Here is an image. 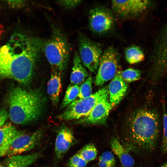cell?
<instances>
[{"label": "cell", "mask_w": 167, "mask_h": 167, "mask_svg": "<svg viewBox=\"0 0 167 167\" xmlns=\"http://www.w3.org/2000/svg\"><path fill=\"white\" fill-rule=\"evenodd\" d=\"M161 167H167V162L163 164Z\"/></svg>", "instance_id": "obj_32"}, {"label": "cell", "mask_w": 167, "mask_h": 167, "mask_svg": "<svg viewBox=\"0 0 167 167\" xmlns=\"http://www.w3.org/2000/svg\"><path fill=\"white\" fill-rule=\"evenodd\" d=\"M147 0H113L111 6L113 11L123 17L135 16L144 11L150 5Z\"/></svg>", "instance_id": "obj_10"}, {"label": "cell", "mask_w": 167, "mask_h": 167, "mask_svg": "<svg viewBox=\"0 0 167 167\" xmlns=\"http://www.w3.org/2000/svg\"><path fill=\"white\" fill-rule=\"evenodd\" d=\"M16 130L11 124L4 125L0 127V157L7 155Z\"/></svg>", "instance_id": "obj_19"}, {"label": "cell", "mask_w": 167, "mask_h": 167, "mask_svg": "<svg viewBox=\"0 0 167 167\" xmlns=\"http://www.w3.org/2000/svg\"><path fill=\"white\" fill-rule=\"evenodd\" d=\"M74 139L73 132L69 127L64 126L58 130L54 146L55 162H58L62 159L73 145Z\"/></svg>", "instance_id": "obj_11"}, {"label": "cell", "mask_w": 167, "mask_h": 167, "mask_svg": "<svg viewBox=\"0 0 167 167\" xmlns=\"http://www.w3.org/2000/svg\"><path fill=\"white\" fill-rule=\"evenodd\" d=\"M87 163L77 153L69 159L67 167H86Z\"/></svg>", "instance_id": "obj_25"}, {"label": "cell", "mask_w": 167, "mask_h": 167, "mask_svg": "<svg viewBox=\"0 0 167 167\" xmlns=\"http://www.w3.org/2000/svg\"><path fill=\"white\" fill-rule=\"evenodd\" d=\"M8 117L9 114L5 109H0V127L4 125Z\"/></svg>", "instance_id": "obj_29"}, {"label": "cell", "mask_w": 167, "mask_h": 167, "mask_svg": "<svg viewBox=\"0 0 167 167\" xmlns=\"http://www.w3.org/2000/svg\"><path fill=\"white\" fill-rule=\"evenodd\" d=\"M114 18L110 11L103 7H95L89 13L88 26L93 33L101 34L109 31L114 24Z\"/></svg>", "instance_id": "obj_9"}, {"label": "cell", "mask_w": 167, "mask_h": 167, "mask_svg": "<svg viewBox=\"0 0 167 167\" xmlns=\"http://www.w3.org/2000/svg\"><path fill=\"white\" fill-rule=\"evenodd\" d=\"M119 55L113 47H108L102 54L101 58L95 83L101 86L113 79L118 71Z\"/></svg>", "instance_id": "obj_7"}, {"label": "cell", "mask_w": 167, "mask_h": 167, "mask_svg": "<svg viewBox=\"0 0 167 167\" xmlns=\"http://www.w3.org/2000/svg\"><path fill=\"white\" fill-rule=\"evenodd\" d=\"M153 57L154 72L162 73L167 68V24L160 35Z\"/></svg>", "instance_id": "obj_12"}, {"label": "cell", "mask_w": 167, "mask_h": 167, "mask_svg": "<svg viewBox=\"0 0 167 167\" xmlns=\"http://www.w3.org/2000/svg\"><path fill=\"white\" fill-rule=\"evenodd\" d=\"M81 2L79 0H58L57 1V2L65 9H71L78 6Z\"/></svg>", "instance_id": "obj_27"}, {"label": "cell", "mask_w": 167, "mask_h": 167, "mask_svg": "<svg viewBox=\"0 0 167 167\" xmlns=\"http://www.w3.org/2000/svg\"><path fill=\"white\" fill-rule=\"evenodd\" d=\"M44 43L38 38L19 33L0 46V76L24 85L31 81Z\"/></svg>", "instance_id": "obj_1"}, {"label": "cell", "mask_w": 167, "mask_h": 167, "mask_svg": "<svg viewBox=\"0 0 167 167\" xmlns=\"http://www.w3.org/2000/svg\"><path fill=\"white\" fill-rule=\"evenodd\" d=\"M42 135V131L40 130L28 133L16 129L7 155L10 156L20 155L33 149L40 143Z\"/></svg>", "instance_id": "obj_8"}, {"label": "cell", "mask_w": 167, "mask_h": 167, "mask_svg": "<svg viewBox=\"0 0 167 167\" xmlns=\"http://www.w3.org/2000/svg\"><path fill=\"white\" fill-rule=\"evenodd\" d=\"M78 153L87 162L94 160L97 155V150L95 145L90 143L84 146Z\"/></svg>", "instance_id": "obj_22"}, {"label": "cell", "mask_w": 167, "mask_h": 167, "mask_svg": "<svg viewBox=\"0 0 167 167\" xmlns=\"http://www.w3.org/2000/svg\"><path fill=\"white\" fill-rule=\"evenodd\" d=\"M61 74L52 71L47 85V92L52 104L56 105L58 102L61 88Z\"/></svg>", "instance_id": "obj_17"}, {"label": "cell", "mask_w": 167, "mask_h": 167, "mask_svg": "<svg viewBox=\"0 0 167 167\" xmlns=\"http://www.w3.org/2000/svg\"><path fill=\"white\" fill-rule=\"evenodd\" d=\"M92 78L89 76L81 85L77 96L79 99L87 98L92 94Z\"/></svg>", "instance_id": "obj_24"}, {"label": "cell", "mask_w": 167, "mask_h": 167, "mask_svg": "<svg viewBox=\"0 0 167 167\" xmlns=\"http://www.w3.org/2000/svg\"><path fill=\"white\" fill-rule=\"evenodd\" d=\"M79 88L78 85L72 84L68 86L61 106V109L67 106L74 101L78 96Z\"/></svg>", "instance_id": "obj_21"}, {"label": "cell", "mask_w": 167, "mask_h": 167, "mask_svg": "<svg viewBox=\"0 0 167 167\" xmlns=\"http://www.w3.org/2000/svg\"><path fill=\"white\" fill-rule=\"evenodd\" d=\"M78 44L83 65L92 72H96L102 54L100 45L81 34L78 37Z\"/></svg>", "instance_id": "obj_6"}, {"label": "cell", "mask_w": 167, "mask_h": 167, "mask_svg": "<svg viewBox=\"0 0 167 167\" xmlns=\"http://www.w3.org/2000/svg\"><path fill=\"white\" fill-rule=\"evenodd\" d=\"M99 159L115 165V160L114 156L110 151H106L104 152L100 157Z\"/></svg>", "instance_id": "obj_28"}, {"label": "cell", "mask_w": 167, "mask_h": 167, "mask_svg": "<svg viewBox=\"0 0 167 167\" xmlns=\"http://www.w3.org/2000/svg\"><path fill=\"white\" fill-rule=\"evenodd\" d=\"M141 73L140 71L129 68L121 72V76L124 81L130 82L139 79Z\"/></svg>", "instance_id": "obj_23"}, {"label": "cell", "mask_w": 167, "mask_h": 167, "mask_svg": "<svg viewBox=\"0 0 167 167\" xmlns=\"http://www.w3.org/2000/svg\"><path fill=\"white\" fill-rule=\"evenodd\" d=\"M160 124L158 115L154 110L142 108L136 110L123 126L122 144L128 151H153L158 140Z\"/></svg>", "instance_id": "obj_2"}, {"label": "cell", "mask_w": 167, "mask_h": 167, "mask_svg": "<svg viewBox=\"0 0 167 167\" xmlns=\"http://www.w3.org/2000/svg\"><path fill=\"white\" fill-rule=\"evenodd\" d=\"M114 165L99 159L98 167H114Z\"/></svg>", "instance_id": "obj_31"}, {"label": "cell", "mask_w": 167, "mask_h": 167, "mask_svg": "<svg viewBox=\"0 0 167 167\" xmlns=\"http://www.w3.org/2000/svg\"><path fill=\"white\" fill-rule=\"evenodd\" d=\"M9 4L15 8H21L24 6L26 3V1L24 0L8 1Z\"/></svg>", "instance_id": "obj_30"}, {"label": "cell", "mask_w": 167, "mask_h": 167, "mask_svg": "<svg viewBox=\"0 0 167 167\" xmlns=\"http://www.w3.org/2000/svg\"><path fill=\"white\" fill-rule=\"evenodd\" d=\"M50 38L44 43L45 57L52 71L61 74L68 62L70 48L67 38L59 28L53 26Z\"/></svg>", "instance_id": "obj_4"}, {"label": "cell", "mask_w": 167, "mask_h": 167, "mask_svg": "<svg viewBox=\"0 0 167 167\" xmlns=\"http://www.w3.org/2000/svg\"><path fill=\"white\" fill-rule=\"evenodd\" d=\"M0 167H5L3 164L0 163Z\"/></svg>", "instance_id": "obj_33"}, {"label": "cell", "mask_w": 167, "mask_h": 167, "mask_svg": "<svg viewBox=\"0 0 167 167\" xmlns=\"http://www.w3.org/2000/svg\"><path fill=\"white\" fill-rule=\"evenodd\" d=\"M109 98L105 99L97 103L87 117L80 119V124H105L109 113L113 108Z\"/></svg>", "instance_id": "obj_13"}, {"label": "cell", "mask_w": 167, "mask_h": 167, "mask_svg": "<svg viewBox=\"0 0 167 167\" xmlns=\"http://www.w3.org/2000/svg\"><path fill=\"white\" fill-rule=\"evenodd\" d=\"M125 56L127 61L131 64L141 62L144 58V54L142 49L136 45L127 47L125 51Z\"/></svg>", "instance_id": "obj_20"}, {"label": "cell", "mask_w": 167, "mask_h": 167, "mask_svg": "<svg viewBox=\"0 0 167 167\" xmlns=\"http://www.w3.org/2000/svg\"><path fill=\"white\" fill-rule=\"evenodd\" d=\"M9 101L10 119L19 125L26 124L37 119L42 112L44 102L38 90H27L19 87L11 90Z\"/></svg>", "instance_id": "obj_3"}, {"label": "cell", "mask_w": 167, "mask_h": 167, "mask_svg": "<svg viewBox=\"0 0 167 167\" xmlns=\"http://www.w3.org/2000/svg\"><path fill=\"white\" fill-rule=\"evenodd\" d=\"M41 156V152L12 156L6 159L3 164L5 167H28Z\"/></svg>", "instance_id": "obj_15"}, {"label": "cell", "mask_w": 167, "mask_h": 167, "mask_svg": "<svg viewBox=\"0 0 167 167\" xmlns=\"http://www.w3.org/2000/svg\"><path fill=\"white\" fill-rule=\"evenodd\" d=\"M88 73L83 66L79 54L75 52L73 59V66L70 76L71 83L78 85L83 82Z\"/></svg>", "instance_id": "obj_18"}, {"label": "cell", "mask_w": 167, "mask_h": 167, "mask_svg": "<svg viewBox=\"0 0 167 167\" xmlns=\"http://www.w3.org/2000/svg\"><path fill=\"white\" fill-rule=\"evenodd\" d=\"M112 151L119 159L123 167H132L135 164L133 158L119 140L113 138L110 142Z\"/></svg>", "instance_id": "obj_16"}, {"label": "cell", "mask_w": 167, "mask_h": 167, "mask_svg": "<svg viewBox=\"0 0 167 167\" xmlns=\"http://www.w3.org/2000/svg\"><path fill=\"white\" fill-rule=\"evenodd\" d=\"M165 107L163 106V135L161 149L164 153L167 152V113Z\"/></svg>", "instance_id": "obj_26"}, {"label": "cell", "mask_w": 167, "mask_h": 167, "mask_svg": "<svg viewBox=\"0 0 167 167\" xmlns=\"http://www.w3.org/2000/svg\"><path fill=\"white\" fill-rule=\"evenodd\" d=\"M108 88L104 87L89 96L73 101L65 110L57 116L61 120L81 119L87 117L99 102L109 98Z\"/></svg>", "instance_id": "obj_5"}, {"label": "cell", "mask_w": 167, "mask_h": 167, "mask_svg": "<svg viewBox=\"0 0 167 167\" xmlns=\"http://www.w3.org/2000/svg\"><path fill=\"white\" fill-rule=\"evenodd\" d=\"M119 71L110 83L108 88L109 101L113 107L118 104L124 96L127 85Z\"/></svg>", "instance_id": "obj_14"}]
</instances>
